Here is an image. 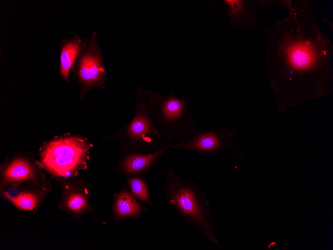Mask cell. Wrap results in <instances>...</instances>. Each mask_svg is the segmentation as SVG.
<instances>
[{"label":"cell","instance_id":"1","mask_svg":"<svg viewBox=\"0 0 333 250\" xmlns=\"http://www.w3.org/2000/svg\"><path fill=\"white\" fill-rule=\"evenodd\" d=\"M265 63L279 111L333 90V45L321 31L310 1L293 9L266 31Z\"/></svg>","mask_w":333,"mask_h":250},{"label":"cell","instance_id":"2","mask_svg":"<svg viewBox=\"0 0 333 250\" xmlns=\"http://www.w3.org/2000/svg\"><path fill=\"white\" fill-rule=\"evenodd\" d=\"M163 192L166 202L182 219L199 230L207 241L218 243L206 193L195 181L168 169Z\"/></svg>","mask_w":333,"mask_h":250},{"label":"cell","instance_id":"3","mask_svg":"<svg viewBox=\"0 0 333 250\" xmlns=\"http://www.w3.org/2000/svg\"><path fill=\"white\" fill-rule=\"evenodd\" d=\"M158 131L170 145L187 139L197 128L188 107L189 97L167 96L143 88Z\"/></svg>","mask_w":333,"mask_h":250},{"label":"cell","instance_id":"4","mask_svg":"<svg viewBox=\"0 0 333 250\" xmlns=\"http://www.w3.org/2000/svg\"><path fill=\"white\" fill-rule=\"evenodd\" d=\"M131 121L108 138L121 143L120 154L154 153L167 144L158 130L143 88L137 86Z\"/></svg>","mask_w":333,"mask_h":250},{"label":"cell","instance_id":"5","mask_svg":"<svg viewBox=\"0 0 333 250\" xmlns=\"http://www.w3.org/2000/svg\"><path fill=\"white\" fill-rule=\"evenodd\" d=\"M93 147L86 138L80 135L55 139L41 149V166L57 177H76L87 169Z\"/></svg>","mask_w":333,"mask_h":250},{"label":"cell","instance_id":"6","mask_svg":"<svg viewBox=\"0 0 333 250\" xmlns=\"http://www.w3.org/2000/svg\"><path fill=\"white\" fill-rule=\"evenodd\" d=\"M104 61L97 32L94 30L89 38L83 40L81 49L71 69L73 78L78 83L81 99L97 87L105 88L107 71Z\"/></svg>","mask_w":333,"mask_h":250},{"label":"cell","instance_id":"7","mask_svg":"<svg viewBox=\"0 0 333 250\" xmlns=\"http://www.w3.org/2000/svg\"><path fill=\"white\" fill-rule=\"evenodd\" d=\"M236 134L234 130L226 128H197L187 139L170 145L169 148L200 154H215L227 147Z\"/></svg>","mask_w":333,"mask_h":250},{"label":"cell","instance_id":"8","mask_svg":"<svg viewBox=\"0 0 333 250\" xmlns=\"http://www.w3.org/2000/svg\"><path fill=\"white\" fill-rule=\"evenodd\" d=\"M87 182L84 179L70 181L61 186L60 208L76 219L94 211L88 197Z\"/></svg>","mask_w":333,"mask_h":250},{"label":"cell","instance_id":"9","mask_svg":"<svg viewBox=\"0 0 333 250\" xmlns=\"http://www.w3.org/2000/svg\"><path fill=\"white\" fill-rule=\"evenodd\" d=\"M170 146L167 144L152 153L131 152L120 154L115 169L116 173L125 179L132 176H144L155 167Z\"/></svg>","mask_w":333,"mask_h":250},{"label":"cell","instance_id":"10","mask_svg":"<svg viewBox=\"0 0 333 250\" xmlns=\"http://www.w3.org/2000/svg\"><path fill=\"white\" fill-rule=\"evenodd\" d=\"M38 174L35 166L24 158H17L10 162L1 173L2 188L14 187L23 183H35Z\"/></svg>","mask_w":333,"mask_h":250},{"label":"cell","instance_id":"11","mask_svg":"<svg viewBox=\"0 0 333 250\" xmlns=\"http://www.w3.org/2000/svg\"><path fill=\"white\" fill-rule=\"evenodd\" d=\"M114 221L138 219L147 210V208L136 199L125 183L114 194L111 207Z\"/></svg>","mask_w":333,"mask_h":250},{"label":"cell","instance_id":"12","mask_svg":"<svg viewBox=\"0 0 333 250\" xmlns=\"http://www.w3.org/2000/svg\"><path fill=\"white\" fill-rule=\"evenodd\" d=\"M226 15L230 19V29H240L257 25V0H224Z\"/></svg>","mask_w":333,"mask_h":250},{"label":"cell","instance_id":"13","mask_svg":"<svg viewBox=\"0 0 333 250\" xmlns=\"http://www.w3.org/2000/svg\"><path fill=\"white\" fill-rule=\"evenodd\" d=\"M83 40L77 35L62 39L60 42V62L59 72L60 76L68 82L70 70L76 56L82 47Z\"/></svg>","mask_w":333,"mask_h":250},{"label":"cell","instance_id":"14","mask_svg":"<svg viewBox=\"0 0 333 250\" xmlns=\"http://www.w3.org/2000/svg\"><path fill=\"white\" fill-rule=\"evenodd\" d=\"M44 191L38 189H24L16 191L15 193L2 190V196L18 209L22 211H32L42 201Z\"/></svg>","mask_w":333,"mask_h":250},{"label":"cell","instance_id":"15","mask_svg":"<svg viewBox=\"0 0 333 250\" xmlns=\"http://www.w3.org/2000/svg\"><path fill=\"white\" fill-rule=\"evenodd\" d=\"M126 180L131 193L136 199L149 206L152 205L149 188L144 176L129 177Z\"/></svg>","mask_w":333,"mask_h":250},{"label":"cell","instance_id":"16","mask_svg":"<svg viewBox=\"0 0 333 250\" xmlns=\"http://www.w3.org/2000/svg\"><path fill=\"white\" fill-rule=\"evenodd\" d=\"M295 1L293 0H258L259 3L264 9L269 8L272 5H278L285 7L290 11L293 8Z\"/></svg>","mask_w":333,"mask_h":250},{"label":"cell","instance_id":"17","mask_svg":"<svg viewBox=\"0 0 333 250\" xmlns=\"http://www.w3.org/2000/svg\"><path fill=\"white\" fill-rule=\"evenodd\" d=\"M324 19L325 20V21H324V22L326 24V25H328L329 26H331V27L333 28V24H331V23H333L332 22L327 18H324Z\"/></svg>","mask_w":333,"mask_h":250}]
</instances>
